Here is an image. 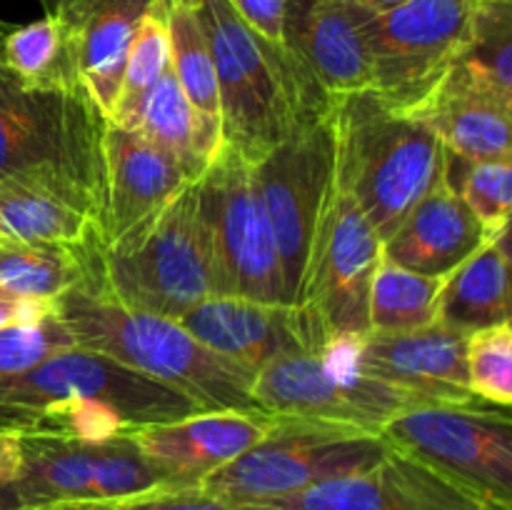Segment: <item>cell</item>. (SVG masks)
<instances>
[{"mask_svg":"<svg viewBox=\"0 0 512 510\" xmlns=\"http://www.w3.org/2000/svg\"><path fill=\"white\" fill-rule=\"evenodd\" d=\"M203 413L178 390L95 350L65 348L0 383V430L100 440Z\"/></svg>","mask_w":512,"mask_h":510,"instance_id":"6da1fadb","label":"cell"},{"mask_svg":"<svg viewBox=\"0 0 512 510\" xmlns=\"http://www.w3.org/2000/svg\"><path fill=\"white\" fill-rule=\"evenodd\" d=\"M55 315L75 345L178 390L200 410H263L253 398V370L195 340L178 320L118 303L98 273L55 298Z\"/></svg>","mask_w":512,"mask_h":510,"instance_id":"7a4b0ae2","label":"cell"},{"mask_svg":"<svg viewBox=\"0 0 512 510\" xmlns=\"http://www.w3.org/2000/svg\"><path fill=\"white\" fill-rule=\"evenodd\" d=\"M330 125L333 180L358 203L375 233L390 238L443 175V143L423 120L393 108L373 90L335 98Z\"/></svg>","mask_w":512,"mask_h":510,"instance_id":"3957f363","label":"cell"},{"mask_svg":"<svg viewBox=\"0 0 512 510\" xmlns=\"http://www.w3.org/2000/svg\"><path fill=\"white\" fill-rule=\"evenodd\" d=\"M95 273L118 303L173 320L208 298L210 268L193 183L158 215L103 245Z\"/></svg>","mask_w":512,"mask_h":510,"instance_id":"277c9868","label":"cell"},{"mask_svg":"<svg viewBox=\"0 0 512 510\" xmlns=\"http://www.w3.org/2000/svg\"><path fill=\"white\" fill-rule=\"evenodd\" d=\"M385 453L388 443L370 430L278 415L258 443L195 485L238 508L360 473Z\"/></svg>","mask_w":512,"mask_h":510,"instance_id":"5b68a950","label":"cell"},{"mask_svg":"<svg viewBox=\"0 0 512 510\" xmlns=\"http://www.w3.org/2000/svg\"><path fill=\"white\" fill-rule=\"evenodd\" d=\"M383 258V238L353 198L333 180L310 240L295 308L313 330L318 355L370 333V285Z\"/></svg>","mask_w":512,"mask_h":510,"instance_id":"8992f818","label":"cell"},{"mask_svg":"<svg viewBox=\"0 0 512 510\" xmlns=\"http://www.w3.org/2000/svg\"><path fill=\"white\" fill-rule=\"evenodd\" d=\"M105 115L85 88H30L0 65V180L58 173L105 203Z\"/></svg>","mask_w":512,"mask_h":510,"instance_id":"52a82bcc","label":"cell"},{"mask_svg":"<svg viewBox=\"0 0 512 510\" xmlns=\"http://www.w3.org/2000/svg\"><path fill=\"white\" fill-rule=\"evenodd\" d=\"M210 268V295L285 303L273 230L253 180V163L230 145L193 183Z\"/></svg>","mask_w":512,"mask_h":510,"instance_id":"ba28073f","label":"cell"},{"mask_svg":"<svg viewBox=\"0 0 512 510\" xmlns=\"http://www.w3.org/2000/svg\"><path fill=\"white\" fill-rule=\"evenodd\" d=\"M335 173L330 113L295 125L263 158L253 160V180L278 248L288 305H295L310 240Z\"/></svg>","mask_w":512,"mask_h":510,"instance_id":"9c48e42d","label":"cell"},{"mask_svg":"<svg viewBox=\"0 0 512 510\" xmlns=\"http://www.w3.org/2000/svg\"><path fill=\"white\" fill-rule=\"evenodd\" d=\"M478 0H408L365 20L373 93L413 113L448 75L468 40Z\"/></svg>","mask_w":512,"mask_h":510,"instance_id":"30bf717a","label":"cell"},{"mask_svg":"<svg viewBox=\"0 0 512 510\" xmlns=\"http://www.w3.org/2000/svg\"><path fill=\"white\" fill-rule=\"evenodd\" d=\"M18 438L20 465L13 485L20 505H93L170 485L130 433L100 440L43 433Z\"/></svg>","mask_w":512,"mask_h":510,"instance_id":"8fae6325","label":"cell"},{"mask_svg":"<svg viewBox=\"0 0 512 510\" xmlns=\"http://www.w3.org/2000/svg\"><path fill=\"white\" fill-rule=\"evenodd\" d=\"M395 450L512 508V420L475 405H418L383 425Z\"/></svg>","mask_w":512,"mask_h":510,"instance_id":"7c38bea8","label":"cell"},{"mask_svg":"<svg viewBox=\"0 0 512 510\" xmlns=\"http://www.w3.org/2000/svg\"><path fill=\"white\" fill-rule=\"evenodd\" d=\"M253 398L285 418L320 420L378 433L388 420L423 403L405 390L363 378L318 353H293L255 373Z\"/></svg>","mask_w":512,"mask_h":510,"instance_id":"4fadbf2b","label":"cell"},{"mask_svg":"<svg viewBox=\"0 0 512 510\" xmlns=\"http://www.w3.org/2000/svg\"><path fill=\"white\" fill-rule=\"evenodd\" d=\"M235 510H512L475 493L423 460L395 450L370 468L325 480L285 498L238 505Z\"/></svg>","mask_w":512,"mask_h":510,"instance_id":"5bb4252c","label":"cell"},{"mask_svg":"<svg viewBox=\"0 0 512 510\" xmlns=\"http://www.w3.org/2000/svg\"><path fill=\"white\" fill-rule=\"evenodd\" d=\"M465 338L443 325L410 330V333H368L360 340L330 350L325 358L363 378L380 380L415 395L423 403L473 405L468 370H465Z\"/></svg>","mask_w":512,"mask_h":510,"instance_id":"9a60e30c","label":"cell"},{"mask_svg":"<svg viewBox=\"0 0 512 510\" xmlns=\"http://www.w3.org/2000/svg\"><path fill=\"white\" fill-rule=\"evenodd\" d=\"M178 323L205 348L253 373L283 355L318 353L310 323L295 305L208 295Z\"/></svg>","mask_w":512,"mask_h":510,"instance_id":"2e32d148","label":"cell"},{"mask_svg":"<svg viewBox=\"0 0 512 510\" xmlns=\"http://www.w3.org/2000/svg\"><path fill=\"white\" fill-rule=\"evenodd\" d=\"M368 18V10L353 0H285V48L330 100L373 88Z\"/></svg>","mask_w":512,"mask_h":510,"instance_id":"e0dca14e","label":"cell"},{"mask_svg":"<svg viewBox=\"0 0 512 510\" xmlns=\"http://www.w3.org/2000/svg\"><path fill=\"white\" fill-rule=\"evenodd\" d=\"M275 418L268 410H203L128 433L170 485H195L258 443Z\"/></svg>","mask_w":512,"mask_h":510,"instance_id":"ac0fdd59","label":"cell"},{"mask_svg":"<svg viewBox=\"0 0 512 510\" xmlns=\"http://www.w3.org/2000/svg\"><path fill=\"white\" fill-rule=\"evenodd\" d=\"M100 195L58 173H18L0 180V243L103 248Z\"/></svg>","mask_w":512,"mask_h":510,"instance_id":"d6986e66","label":"cell"},{"mask_svg":"<svg viewBox=\"0 0 512 510\" xmlns=\"http://www.w3.org/2000/svg\"><path fill=\"white\" fill-rule=\"evenodd\" d=\"M413 115L438 135L445 153L455 158L468 163L510 160L512 98L465 65L455 63Z\"/></svg>","mask_w":512,"mask_h":510,"instance_id":"ffe728a7","label":"cell"},{"mask_svg":"<svg viewBox=\"0 0 512 510\" xmlns=\"http://www.w3.org/2000/svg\"><path fill=\"white\" fill-rule=\"evenodd\" d=\"M103 245L158 215L188 185L183 170L140 130L105 125Z\"/></svg>","mask_w":512,"mask_h":510,"instance_id":"44dd1931","label":"cell"},{"mask_svg":"<svg viewBox=\"0 0 512 510\" xmlns=\"http://www.w3.org/2000/svg\"><path fill=\"white\" fill-rule=\"evenodd\" d=\"M153 3L155 0H58L50 13L63 28L80 83L105 120L118 95L135 30Z\"/></svg>","mask_w":512,"mask_h":510,"instance_id":"7402d4cb","label":"cell"},{"mask_svg":"<svg viewBox=\"0 0 512 510\" xmlns=\"http://www.w3.org/2000/svg\"><path fill=\"white\" fill-rule=\"evenodd\" d=\"M488 240L458 190L443 170L433 188L408 210L390 238L383 255L420 275L445 278Z\"/></svg>","mask_w":512,"mask_h":510,"instance_id":"603a6c76","label":"cell"},{"mask_svg":"<svg viewBox=\"0 0 512 510\" xmlns=\"http://www.w3.org/2000/svg\"><path fill=\"white\" fill-rule=\"evenodd\" d=\"M510 323L508 230L485 240L468 260L445 275L438 298V325L470 335Z\"/></svg>","mask_w":512,"mask_h":510,"instance_id":"cb8c5ba5","label":"cell"},{"mask_svg":"<svg viewBox=\"0 0 512 510\" xmlns=\"http://www.w3.org/2000/svg\"><path fill=\"white\" fill-rule=\"evenodd\" d=\"M138 130L183 170L188 183H195L223 148V133L190 105L170 65L145 103Z\"/></svg>","mask_w":512,"mask_h":510,"instance_id":"d4e9b609","label":"cell"},{"mask_svg":"<svg viewBox=\"0 0 512 510\" xmlns=\"http://www.w3.org/2000/svg\"><path fill=\"white\" fill-rule=\"evenodd\" d=\"M98 250L55 243H0V290L18 298H60L93 273Z\"/></svg>","mask_w":512,"mask_h":510,"instance_id":"484cf974","label":"cell"},{"mask_svg":"<svg viewBox=\"0 0 512 510\" xmlns=\"http://www.w3.org/2000/svg\"><path fill=\"white\" fill-rule=\"evenodd\" d=\"M165 28L170 43V68L185 98L210 128L223 133L218 78L208 35L198 13V0H165Z\"/></svg>","mask_w":512,"mask_h":510,"instance_id":"4316f807","label":"cell"},{"mask_svg":"<svg viewBox=\"0 0 512 510\" xmlns=\"http://www.w3.org/2000/svg\"><path fill=\"white\" fill-rule=\"evenodd\" d=\"M0 65L30 88H85L55 15H45L28 25H3L0 28Z\"/></svg>","mask_w":512,"mask_h":510,"instance_id":"83f0119b","label":"cell"},{"mask_svg":"<svg viewBox=\"0 0 512 510\" xmlns=\"http://www.w3.org/2000/svg\"><path fill=\"white\" fill-rule=\"evenodd\" d=\"M445 278L420 275L383 255L370 285V333L395 335L438 323V298Z\"/></svg>","mask_w":512,"mask_h":510,"instance_id":"f1b7e54d","label":"cell"},{"mask_svg":"<svg viewBox=\"0 0 512 510\" xmlns=\"http://www.w3.org/2000/svg\"><path fill=\"white\" fill-rule=\"evenodd\" d=\"M168 65L170 43L165 28V0H155L133 35L108 123L125 130H138L145 103Z\"/></svg>","mask_w":512,"mask_h":510,"instance_id":"f546056e","label":"cell"},{"mask_svg":"<svg viewBox=\"0 0 512 510\" xmlns=\"http://www.w3.org/2000/svg\"><path fill=\"white\" fill-rule=\"evenodd\" d=\"M455 63L512 98V0H478Z\"/></svg>","mask_w":512,"mask_h":510,"instance_id":"4dcf8cb0","label":"cell"},{"mask_svg":"<svg viewBox=\"0 0 512 510\" xmlns=\"http://www.w3.org/2000/svg\"><path fill=\"white\" fill-rule=\"evenodd\" d=\"M445 173L470 213L483 225L485 235L510 230V200H512V163L510 160H483L468 163L455 155H445Z\"/></svg>","mask_w":512,"mask_h":510,"instance_id":"1f68e13d","label":"cell"},{"mask_svg":"<svg viewBox=\"0 0 512 510\" xmlns=\"http://www.w3.org/2000/svg\"><path fill=\"white\" fill-rule=\"evenodd\" d=\"M470 393L490 405H512V325L475 330L465 338Z\"/></svg>","mask_w":512,"mask_h":510,"instance_id":"d6a6232c","label":"cell"},{"mask_svg":"<svg viewBox=\"0 0 512 510\" xmlns=\"http://www.w3.org/2000/svg\"><path fill=\"white\" fill-rule=\"evenodd\" d=\"M73 345V335L60 323L55 310L40 323L0 328V383L18 378L50 355Z\"/></svg>","mask_w":512,"mask_h":510,"instance_id":"836d02e7","label":"cell"},{"mask_svg":"<svg viewBox=\"0 0 512 510\" xmlns=\"http://www.w3.org/2000/svg\"><path fill=\"white\" fill-rule=\"evenodd\" d=\"M93 510H235L200 485H160L130 498L93 503Z\"/></svg>","mask_w":512,"mask_h":510,"instance_id":"e575fe53","label":"cell"},{"mask_svg":"<svg viewBox=\"0 0 512 510\" xmlns=\"http://www.w3.org/2000/svg\"><path fill=\"white\" fill-rule=\"evenodd\" d=\"M233 8L243 15L245 23L263 35L268 43H283V10L285 0H230Z\"/></svg>","mask_w":512,"mask_h":510,"instance_id":"d590c367","label":"cell"},{"mask_svg":"<svg viewBox=\"0 0 512 510\" xmlns=\"http://www.w3.org/2000/svg\"><path fill=\"white\" fill-rule=\"evenodd\" d=\"M55 310V300H35L18 298L5 290H0V328L8 325H33L48 318Z\"/></svg>","mask_w":512,"mask_h":510,"instance_id":"8d00e7d4","label":"cell"},{"mask_svg":"<svg viewBox=\"0 0 512 510\" xmlns=\"http://www.w3.org/2000/svg\"><path fill=\"white\" fill-rule=\"evenodd\" d=\"M20 465V438L0 430V480H13Z\"/></svg>","mask_w":512,"mask_h":510,"instance_id":"74e56055","label":"cell"},{"mask_svg":"<svg viewBox=\"0 0 512 510\" xmlns=\"http://www.w3.org/2000/svg\"><path fill=\"white\" fill-rule=\"evenodd\" d=\"M353 3L360 5L363 10H368L370 15H383L388 13V10L400 8V5L408 3V0H353Z\"/></svg>","mask_w":512,"mask_h":510,"instance_id":"f35d334b","label":"cell"},{"mask_svg":"<svg viewBox=\"0 0 512 510\" xmlns=\"http://www.w3.org/2000/svg\"><path fill=\"white\" fill-rule=\"evenodd\" d=\"M15 508H23V505H20L18 493H15L13 480H0V510H15Z\"/></svg>","mask_w":512,"mask_h":510,"instance_id":"ab89813d","label":"cell"},{"mask_svg":"<svg viewBox=\"0 0 512 510\" xmlns=\"http://www.w3.org/2000/svg\"><path fill=\"white\" fill-rule=\"evenodd\" d=\"M15 510H93L90 505H78V503H50V505H23V508Z\"/></svg>","mask_w":512,"mask_h":510,"instance_id":"60d3db41","label":"cell"},{"mask_svg":"<svg viewBox=\"0 0 512 510\" xmlns=\"http://www.w3.org/2000/svg\"><path fill=\"white\" fill-rule=\"evenodd\" d=\"M40 3H43V8H45V15H50L55 10V3H58V0H40Z\"/></svg>","mask_w":512,"mask_h":510,"instance_id":"b9f144b4","label":"cell"}]
</instances>
